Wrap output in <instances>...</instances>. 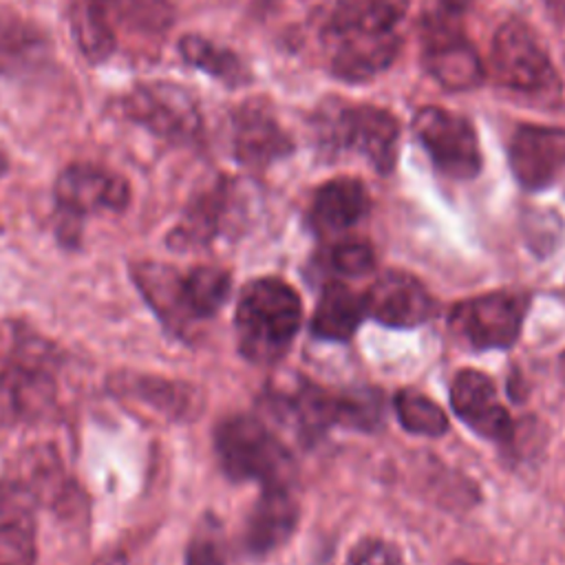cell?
Returning a JSON list of instances; mask_svg holds the SVG:
<instances>
[{
  "mask_svg": "<svg viewBox=\"0 0 565 565\" xmlns=\"http://www.w3.org/2000/svg\"><path fill=\"white\" fill-rule=\"evenodd\" d=\"M384 419L382 391L377 388H353L338 395V424L355 430H375Z\"/></svg>",
  "mask_w": 565,
  "mask_h": 565,
  "instance_id": "4dcf8cb0",
  "label": "cell"
},
{
  "mask_svg": "<svg viewBox=\"0 0 565 565\" xmlns=\"http://www.w3.org/2000/svg\"><path fill=\"white\" fill-rule=\"evenodd\" d=\"M108 388L115 397L137 402L172 422L192 417L201 404V397L194 386L146 373L119 371L110 375Z\"/></svg>",
  "mask_w": 565,
  "mask_h": 565,
  "instance_id": "9a60e30c",
  "label": "cell"
},
{
  "mask_svg": "<svg viewBox=\"0 0 565 565\" xmlns=\"http://www.w3.org/2000/svg\"><path fill=\"white\" fill-rule=\"evenodd\" d=\"M510 168L527 190L550 185L565 168V130L552 126H519L508 148Z\"/></svg>",
  "mask_w": 565,
  "mask_h": 565,
  "instance_id": "4fadbf2b",
  "label": "cell"
},
{
  "mask_svg": "<svg viewBox=\"0 0 565 565\" xmlns=\"http://www.w3.org/2000/svg\"><path fill=\"white\" fill-rule=\"evenodd\" d=\"M369 192L358 179H333L316 192L311 223L320 232L347 230L369 212Z\"/></svg>",
  "mask_w": 565,
  "mask_h": 565,
  "instance_id": "603a6c76",
  "label": "cell"
},
{
  "mask_svg": "<svg viewBox=\"0 0 565 565\" xmlns=\"http://www.w3.org/2000/svg\"><path fill=\"white\" fill-rule=\"evenodd\" d=\"M525 309V296L492 291L455 305L448 324L472 349H510L521 333Z\"/></svg>",
  "mask_w": 565,
  "mask_h": 565,
  "instance_id": "52a82bcc",
  "label": "cell"
},
{
  "mask_svg": "<svg viewBox=\"0 0 565 565\" xmlns=\"http://www.w3.org/2000/svg\"><path fill=\"white\" fill-rule=\"evenodd\" d=\"M331 267L344 276H362L375 267V252L364 241H344L331 249Z\"/></svg>",
  "mask_w": 565,
  "mask_h": 565,
  "instance_id": "d6a6232c",
  "label": "cell"
},
{
  "mask_svg": "<svg viewBox=\"0 0 565 565\" xmlns=\"http://www.w3.org/2000/svg\"><path fill=\"white\" fill-rule=\"evenodd\" d=\"M130 276L161 324L179 338H188L196 322L216 316L232 289L230 274L214 265L181 271L166 263L141 260L130 265Z\"/></svg>",
  "mask_w": 565,
  "mask_h": 565,
  "instance_id": "7a4b0ae2",
  "label": "cell"
},
{
  "mask_svg": "<svg viewBox=\"0 0 565 565\" xmlns=\"http://www.w3.org/2000/svg\"><path fill=\"white\" fill-rule=\"evenodd\" d=\"M331 141L340 148L355 150L369 159V163L388 174L397 159V119L377 106H349L338 113L329 126Z\"/></svg>",
  "mask_w": 565,
  "mask_h": 565,
  "instance_id": "8fae6325",
  "label": "cell"
},
{
  "mask_svg": "<svg viewBox=\"0 0 565 565\" xmlns=\"http://www.w3.org/2000/svg\"><path fill=\"white\" fill-rule=\"evenodd\" d=\"M60 364L62 355L53 342L15 329L0 364V433L53 419Z\"/></svg>",
  "mask_w": 565,
  "mask_h": 565,
  "instance_id": "6da1fadb",
  "label": "cell"
},
{
  "mask_svg": "<svg viewBox=\"0 0 565 565\" xmlns=\"http://www.w3.org/2000/svg\"><path fill=\"white\" fill-rule=\"evenodd\" d=\"M366 316L386 327H417L433 318L435 300L411 274L386 271L364 294Z\"/></svg>",
  "mask_w": 565,
  "mask_h": 565,
  "instance_id": "7c38bea8",
  "label": "cell"
},
{
  "mask_svg": "<svg viewBox=\"0 0 565 565\" xmlns=\"http://www.w3.org/2000/svg\"><path fill=\"white\" fill-rule=\"evenodd\" d=\"M404 13V0H340L327 31L342 35L351 31H393Z\"/></svg>",
  "mask_w": 565,
  "mask_h": 565,
  "instance_id": "484cf974",
  "label": "cell"
},
{
  "mask_svg": "<svg viewBox=\"0 0 565 565\" xmlns=\"http://www.w3.org/2000/svg\"><path fill=\"white\" fill-rule=\"evenodd\" d=\"M121 110L130 121L172 143H190L203 128L196 97L174 82L137 84L121 99Z\"/></svg>",
  "mask_w": 565,
  "mask_h": 565,
  "instance_id": "8992f818",
  "label": "cell"
},
{
  "mask_svg": "<svg viewBox=\"0 0 565 565\" xmlns=\"http://www.w3.org/2000/svg\"><path fill=\"white\" fill-rule=\"evenodd\" d=\"M55 205H57V238L75 247L82 236V221L88 214L124 212L130 203V183L95 163H68L55 179Z\"/></svg>",
  "mask_w": 565,
  "mask_h": 565,
  "instance_id": "5b68a950",
  "label": "cell"
},
{
  "mask_svg": "<svg viewBox=\"0 0 565 565\" xmlns=\"http://www.w3.org/2000/svg\"><path fill=\"white\" fill-rule=\"evenodd\" d=\"M179 53L190 66L201 68L225 84L236 86L245 82V68L234 51L223 49L196 33H188L179 40Z\"/></svg>",
  "mask_w": 565,
  "mask_h": 565,
  "instance_id": "83f0119b",
  "label": "cell"
},
{
  "mask_svg": "<svg viewBox=\"0 0 565 565\" xmlns=\"http://www.w3.org/2000/svg\"><path fill=\"white\" fill-rule=\"evenodd\" d=\"M452 565H472V563H466V561H457V563H452Z\"/></svg>",
  "mask_w": 565,
  "mask_h": 565,
  "instance_id": "d590c367",
  "label": "cell"
},
{
  "mask_svg": "<svg viewBox=\"0 0 565 565\" xmlns=\"http://www.w3.org/2000/svg\"><path fill=\"white\" fill-rule=\"evenodd\" d=\"M214 450L232 481L287 486L291 457L280 439L254 415H230L214 430Z\"/></svg>",
  "mask_w": 565,
  "mask_h": 565,
  "instance_id": "277c9868",
  "label": "cell"
},
{
  "mask_svg": "<svg viewBox=\"0 0 565 565\" xmlns=\"http://www.w3.org/2000/svg\"><path fill=\"white\" fill-rule=\"evenodd\" d=\"M300 320L302 302L291 285L274 276L247 282L234 313L241 355L256 364L280 360L296 338Z\"/></svg>",
  "mask_w": 565,
  "mask_h": 565,
  "instance_id": "3957f363",
  "label": "cell"
},
{
  "mask_svg": "<svg viewBox=\"0 0 565 565\" xmlns=\"http://www.w3.org/2000/svg\"><path fill=\"white\" fill-rule=\"evenodd\" d=\"M7 477L13 479L22 490H26L35 505H55L68 494L64 463L57 450L49 444L24 450L13 461Z\"/></svg>",
  "mask_w": 565,
  "mask_h": 565,
  "instance_id": "44dd1931",
  "label": "cell"
},
{
  "mask_svg": "<svg viewBox=\"0 0 565 565\" xmlns=\"http://www.w3.org/2000/svg\"><path fill=\"white\" fill-rule=\"evenodd\" d=\"M543 4L554 15V20L565 22V0H543Z\"/></svg>",
  "mask_w": 565,
  "mask_h": 565,
  "instance_id": "e575fe53",
  "label": "cell"
},
{
  "mask_svg": "<svg viewBox=\"0 0 565 565\" xmlns=\"http://www.w3.org/2000/svg\"><path fill=\"white\" fill-rule=\"evenodd\" d=\"M230 207V188L227 183H216L205 190L183 212L181 221L170 230L166 243L170 249H196L207 245L223 227L225 214Z\"/></svg>",
  "mask_w": 565,
  "mask_h": 565,
  "instance_id": "7402d4cb",
  "label": "cell"
},
{
  "mask_svg": "<svg viewBox=\"0 0 565 565\" xmlns=\"http://www.w3.org/2000/svg\"><path fill=\"white\" fill-rule=\"evenodd\" d=\"M115 35L119 29L148 38L161 35L172 24L174 11L170 0H97Z\"/></svg>",
  "mask_w": 565,
  "mask_h": 565,
  "instance_id": "d4e9b609",
  "label": "cell"
},
{
  "mask_svg": "<svg viewBox=\"0 0 565 565\" xmlns=\"http://www.w3.org/2000/svg\"><path fill=\"white\" fill-rule=\"evenodd\" d=\"M492 73L499 84L516 90H539L554 79V68L536 33L521 20H508L492 40Z\"/></svg>",
  "mask_w": 565,
  "mask_h": 565,
  "instance_id": "30bf717a",
  "label": "cell"
},
{
  "mask_svg": "<svg viewBox=\"0 0 565 565\" xmlns=\"http://www.w3.org/2000/svg\"><path fill=\"white\" fill-rule=\"evenodd\" d=\"M49 38L24 15L0 7V75L20 77L46 64Z\"/></svg>",
  "mask_w": 565,
  "mask_h": 565,
  "instance_id": "ffe728a7",
  "label": "cell"
},
{
  "mask_svg": "<svg viewBox=\"0 0 565 565\" xmlns=\"http://www.w3.org/2000/svg\"><path fill=\"white\" fill-rule=\"evenodd\" d=\"M291 413L300 433L311 439L338 424V395L307 384L291 399Z\"/></svg>",
  "mask_w": 565,
  "mask_h": 565,
  "instance_id": "f546056e",
  "label": "cell"
},
{
  "mask_svg": "<svg viewBox=\"0 0 565 565\" xmlns=\"http://www.w3.org/2000/svg\"><path fill=\"white\" fill-rule=\"evenodd\" d=\"M349 565H404L397 545L384 539H362L349 554Z\"/></svg>",
  "mask_w": 565,
  "mask_h": 565,
  "instance_id": "836d02e7",
  "label": "cell"
},
{
  "mask_svg": "<svg viewBox=\"0 0 565 565\" xmlns=\"http://www.w3.org/2000/svg\"><path fill=\"white\" fill-rule=\"evenodd\" d=\"M35 501L13 479L0 481V565H35Z\"/></svg>",
  "mask_w": 565,
  "mask_h": 565,
  "instance_id": "2e32d148",
  "label": "cell"
},
{
  "mask_svg": "<svg viewBox=\"0 0 565 565\" xmlns=\"http://www.w3.org/2000/svg\"><path fill=\"white\" fill-rule=\"evenodd\" d=\"M234 154L249 168H263L291 152V141L265 106L243 104L234 113Z\"/></svg>",
  "mask_w": 565,
  "mask_h": 565,
  "instance_id": "d6986e66",
  "label": "cell"
},
{
  "mask_svg": "<svg viewBox=\"0 0 565 565\" xmlns=\"http://www.w3.org/2000/svg\"><path fill=\"white\" fill-rule=\"evenodd\" d=\"M227 552L218 523L205 519L199 523L185 547V565H225Z\"/></svg>",
  "mask_w": 565,
  "mask_h": 565,
  "instance_id": "1f68e13d",
  "label": "cell"
},
{
  "mask_svg": "<svg viewBox=\"0 0 565 565\" xmlns=\"http://www.w3.org/2000/svg\"><path fill=\"white\" fill-rule=\"evenodd\" d=\"M450 404L455 415L475 433L492 441H508L512 437V417L499 404L494 382L475 369H463L450 384Z\"/></svg>",
  "mask_w": 565,
  "mask_h": 565,
  "instance_id": "5bb4252c",
  "label": "cell"
},
{
  "mask_svg": "<svg viewBox=\"0 0 565 565\" xmlns=\"http://www.w3.org/2000/svg\"><path fill=\"white\" fill-rule=\"evenodd\" d=\"M68 22L75 42L86 60L102 62L113 55L117 46V35L97 0H73Z\"/></svg>",
  "mask_w": 565,
  "mask_h": 565,
  "instance_id": "4316f807",
  "label": "cell"
},
{
  "mask_svg": "<svg viewBox=\"0 0 565 565\" xmlns=\"http://www.w3.org/2000/svg\"><path fill=\"white\" fill-rule=\"evenodd\" d=\"M298 525V503L287 486H265L245 523V547L265 556L287 543Z\"/></svg>",
  "mask_w": 565,
  "mask_h": 565,
  "instance_id": "e0dca14e",
  "label": "cell"
},
{
  "mask_svg": "<svg viewBox=\"0 0 565 565\" xmlns=\"http://www.w3.org/2000/svg\"><path fill=\"white\" fill-rule=\"evenodd\" d=\"M364 316V296L342 282H329L316 302L311 331L322 340L344 342L355 333Z\"/></svg>",
  "mask_w": 565,
  "mask_h": 565,
  "instance_id": "cb8c5ba5",
  "label": "cell"
},
{
  "mask_svg": "<svg viewBox=\"0 0 565 565\" xmlns=\"http://www.w3.org/2000/svg\"><path fill=\"white\" fill-rule=\"evenodd\" d=\"M340 40L331 68L333 75L347 82H364L397 57L402 40L399 33L393 31H351L335 35Z\"/></svg>",
  "mask_w": 565,
  "mask_h": 565,
  "instance_id": "ac0fdd59",
  "label": "cell"
},
{
  "mask_svg": "<svg viewBox=\"0 0 565 565\" xmlns=\"http://www.w3.org/2000/svg\"><path fill=\"white\" fill-rule=\"evenodd\" d=\"M395 413L399 424L415 435L439 437L448 430V417L439 404L415 388H402L395 393Z\"/></svg>",
  "mask_w": 565,
  "mask_h": 565,
  "instance_id": "f1b7e54d",
  "label": "cell"
},
{
  "mask_svg": "<svg viewBox=\"0 0 565 565\" xmlns=\"http://www.w3.org/2000/svg\"><path fill=\"white\" fill-rule=\"evenodd\" d=\"M424 64L428 73L450 90H466L481 84L483 64L463 38L459 13L441 7V11L426 18Z\"/></svg>",
  "mask_w": 565,
  "mask_h": 565,
  "instance_id": "9c48e42d",
  "label": "cell"
},
{
  "mask_svg": "<svg viewBox=\"0 0 565 565\" xmlns=\"http://www.w3.org/2000/svg\"><path fill=\"white\" fill-rule=\"evenodd\" d=\"M413 130L444 174L455 179H472L479 174V139L466 117L439 106H424L413 117Z\"/></svg>",
  "mask_w": 565,
  "mask_h": 565,
  "instance_id": "ba28073f",
  "label": "cell"
}]
</instances>
